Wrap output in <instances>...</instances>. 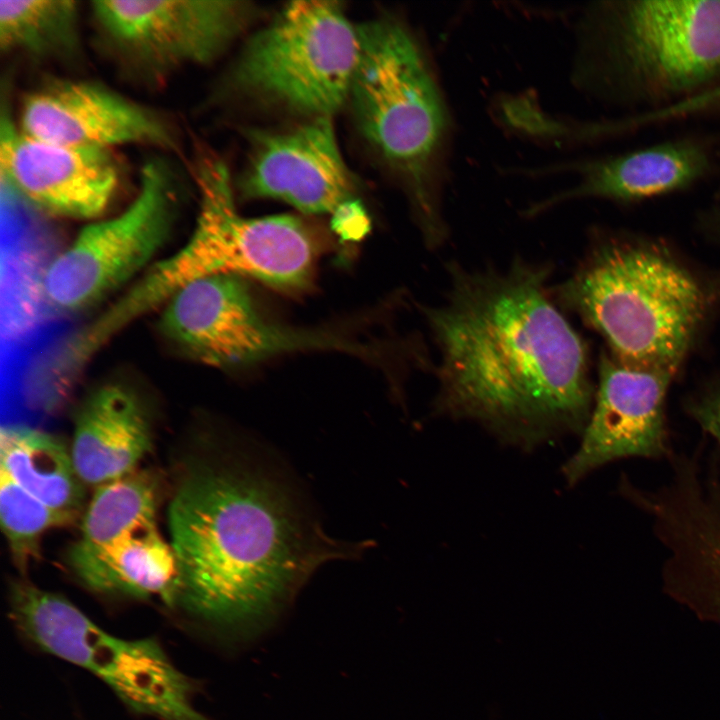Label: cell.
<instances>
[{
  "instance_id": "cell-4",
  "label": "cell",
  "mask_w": 720,
  "mask_h": 720,
  "mask_svg": "<svg viewBox=\"0 0 720 720\" xmlns=\"http://www.w3.org/2000/svg\"><path fill=\"white\" fill-rule=\"evenodd\" d=\"M358 29L348 98L360 131L404 181L425 244L448 239L443 193L452 118L440 82L413 33L394 19Z\"/></svg>"
},
{
  "instance_id": "cell-12",
  "label": "cell",
  "mask_w": 720,
  "mask_h": 720,
  "mask_svg": "<svg viewBox=\"0 0 720 720\" xmlns=\"http://www.w3.org/2000/svg\"><path fill=\"white\" fill-rule=\"evenodd\" d=\"M1 374L19 367L66 330L46 295V277L59 255L52 227L0 173Z\"/></svg>"
},
{
  "instance_id": "cell-25",
  "label": "cell",
  "mask_w": 720,
  "mask_h": 720,
  "mask_svg": "<svg viewBox=\"0 0 720 720\" xmlns=\"http://www.w3.org/2000/svg\"><path fill=\"white\" fill-rule=\"evenodd\" d=\"M690 411L701 427L720 444V390L695 402Z\"/></svg>"
},
{
  "instance_id": "cell-14",
  "label": "cell",
  "mask_w": 720,
  "mask_h": 720,
  "mask_svg": "<svg viewBox=\"0 0 720 720\" xmlns=\"http://www.w3.org/2000/svg\"><path fill=\"white\" fill-rule=\"evenodd\" d=\"M20 125L29 137L68 146L177 147L175 129L163 114L87 80L55 79L33 90L22 104Z\"/></svg>"
},
{
  "instance_id": "cell-22",
  "label": "cell",
  "mask_w": 720,
  "mask_h": 720,
  "mask_svg": "<svg viewBox=\"0 0 720 720\" xmlns=\"http://www.w3.org/2000/svg\"><path fill=\"white\" fill-rule=\"evenodd\" d=\"M0 48L36 61L72 62L81 51L74 0H1Z\"/></svg>"
},
{
  "instance_id": "cell-11",
  "label": "cell",
  "mask_w": 720,
  "mask_h": 720,
  "mask_svg": "<svg viewBox=\"0 0 720 720\" xmlns=\"http://www.w3.org/2000/svg\"><path fill=\"white\" fill-rule=\"evenodd\" d=\"M251 8L240 1L102 0L91 13L118 66L146 83L215 60L239 34Z\"/></svg>"
},
{
  "instance_id": "cell-13",
  "label": "cell",
  "mask_w": 720,
  "mask_h": 720,
  "mask_svg": "<svg viewBox=\"0 0 720 720\" xmlns=\"http://www.w3.org/2000/svg\"><path fill=\"white\" fill-rule=\"evenodd\" d=\"M241 189L247 197L284 201L302 212L331 214L338 225L362 213L330 116L281 132H254Z\"/></svg>"
},
{
  "instance_id": "cell-24",
  "label": "cell",
  "mask_w": 720,
  "mask_h": 720,
  "mask_svg": "<svg viewBox=\"0 0 720 720\" xmlns=\"http://www.w3.org/2000/svg\"><path fill=\"white\" fill-rule=\"evenodd\" d=\"M0 517L14 560L19 568L38 553L41 535L49 528L75 519L60 513L21 488L1 468Z\"/></svg>"
},
{
  "instance_id": "cell-5",
  "label": "cell",
  "mask_w": 720,
  "mask_h": 720,
  "mask_svg": "<svg viewBox=\"0 0 720 720\" xmlns=\"http://www.w3.org/2000/svg\"><path fill=\"white\" fill-rule=\"evenodd\" d=\"M630 367L675 374L701 325L708 296L694 275L656 245L609 240L552 288Z\"/></svg>"
},
{
  "instance_id": "cell-20",
  "label": "cell",
  "mask_w": 720,
  "mask_h": 720,
  "mask_svg": "<svg viewBox=\"0 0 720 720\" xmlns=\"http://www.w3.org/2000/svg\"><path fill=\"white\" fill-rule=\"evenodd\" d=\"M664 584L702 616L720 621V495L698 497L669 524Z\"/></svg>"
},
{
  "instance_id": "cell-3",
  "label": "cell",
  "mask_w": 720,
  "mask_h": 720,
  "mask_svg": "<svg viewBox=\"0 0 720 720\" xmlns=\"http://www.w3.org/2000/svg\"><path fill=\"white\" fill-rule=\"evenodd\" d=\"M572 81L616 107L687 100L720 84V0H613L575 23Z\"/></svg>"
},
{
  "instance_id": "cell-6",
  "label": "cell",
  "mask_w": 720,
  "mask_h": 720,
  "mask_svg": "<svg viewBox=\"0 0 720 720\" xmlns=\"http://www.w3.org/2000/svg\"><path fill=\"white\" fill-rule=\"evenodd\" d=\"M195 179L200 204L190 238L138 281L150 304H165L187 284L219 275L249 276L280 289L304 287L315 247L300 220L240 215L228 168L214 155L197 162Z\"/></svg>"
},
{
  "instance_id": "cell-21",
  "label": "cell",
  "mask_w": 720,
  "mask_h": 720,
  "mask_svg": "<svg viewBox=\"0 0 720 720\" xmlns=\"http://www.w3.org/2000/svg\"><path fill=\"white\" fill-rule=\"evenodd\" d=\"M1 468L26 492L76 519L83 503L71 454L55 437L20 425L1 430Z\"/></svg>"
},
{
  "instance_id": "cell-10",
  "label": "cell",
  "mask_w": 720,
  "mask_h": 720,
  "mask_svg": "<svg viewBox=\"0 0 720 720\" xmlns=\"http://www.w3.org/2000/svg\"><path fill=\"white\" fill-rule=\"evenodd\" d=\"M160 330L186 356L220 368L306 350L378 355L370 346L337 333L294 329L267 319L246 283L235 275L207 277L181 288L165 304Z\"/></svg>"
},
{
  "instance_id": "cell-9",
  "label": "cell",
  "mask_w": 720,
  "mask_h": 720,
  "mask_svg": "<svg viewBox=\"0 0 720 720\" xmlns=\"http://www.w3.org/2000/svg\"><path fill=\"white\" fill-rule=\"evenodd\" d=\"M180 182L162 159L146 162L133 201L118 215L87 225L60 252L46 277V295L57 316L103 300L164 245L180 208Z\"/></svg>"
},
{
  "instance_id": "cell-1",
  "label": "cell",
  "mask_w": 720,
  "mask_h": 720,
  "mask_svg": "<svg viewBox=\"0 0 720 720\" xmlns=\"http://www.w3.org/2000/svg\"><path fill=\"white\" fill-rule=\"evenodd\" d=\"M440 304L424 308L439 353L436 410L533 448L584 430L592 411L586 346L552 296L551 266L447 265Z\"/></svg>"
},
{
  "instance_id": "cell-18",
  "label": "cell",
  "mask_w": 720,
  "mask_h": 720,
  "mask_svg": "<svg viewBox=\"0 0 720 720\" xmlns=\"http://www.w3.org/2000/svg\"><path fill=\"white\" fill-rule=\"evenodd\" d=\"M150 447L149 421L132 391L106 384L88 396L77 415L71 449L82 482L102 485L134 471Z\"/></svg>"
},
{
  "instance_id": "cell-15",
  "label": "cell",
  "mask_w": 720,
  "mask_h": 720,
  "mask_svg": "<svg viewBox=\"0 0 720 720\" xmlns=\"http://www.w3.org/2000/svg\"><path fill=\"white\" fill-rule=\"evenodd\" d=\"M673 376L630 367L603 355L595 403L581 443L563 467L565 480L574 485L620 458L664 456V402Z\"/></svg>"
},
{
  "instance_id": "cell-2",
  "label": "cell",
  "mask_w": 720,
  "mask_h": 720,
  "mask_svg": "<svg viewBox=\"0 0 720 720\" xmlns=\"http://www.w3.org/2000/svg\"><path fill=\"white\" fill-rule=\"evenodd\" d=\"M168 523L177 607L233 650L261 639L320 566L369 546L324 533L250 448L193 469L170 502Z\"/></svg>"
},
{
  "instance_id": "cell-23",
  "label": "cell",
  "mask_w": 720,
  "mask_h": 720,
  "mask_svg": "<svg viewBox=\"0 0 720 720\" xmlns=\"http://www.w3.org/2000/svg\"><path fill=\"white\" fill-rule=\"evenodd\" d=\"M156 509L157 484L149 472L134 470L106 482L94 493L72 547L102 548L135 526L156 520Z\"/></svg>"
},
{
  "instance_id": "cell-7",
  "label": "cell",
  "mask_w": 720,
  "mask_h": 720,
  "mask_svg": "<svg viewBox=\"0 0 720 720\" xmlns=\"http://www.w3.org/2000/svg\"><path fill=\"white\" fill-rule=\"evenodd\" d=\"M10 615L27 640L93 674L131 710L158 720H211L157 640L113 635L68 599L29 583L13 586Z\"/></svg>"
},
{
  "instance_id": "cell-8",
  "label": "cell",
  "mask_w": 720,
  "mask_h": 720,
  "mask_svg": "<svg viewBox=\"0 0 720 720\" xmlns=\"http://www.w3.org/2000/svg\"><path fill=\"white\" fill-rule=\"evenodd\" d=\"M359 49L358 29L337 2H291L248 42L232 82L298 112L331 117L348 98Z\"/></svg>"
},
{
  "instance_id": "cell-16",
  "label": "cell",
  "mask_w": 720,
  "mask_h": 720,
  "mask_svg": "<svg viewBox=\"0 0 720 720\" xmlns=\"http://www.w3.org/2000/svg\"><path fill=\"white\" fill-rule=\"evenodd\" d=\"M2 110L0 170L45 214L93 219L107 209L119 184L110 150L48 142L16 131Z\"/></svg>"
},
{
  "instance_id": "cell-19",
  "label": "cell",
  "mask_w": 720,
  "mask_h": 720,
  "mask_svg": "<svg viewBox=\"0 0 720 720\" xmlns=\"http://www.w3.org/2000/svg\"><path fill=\"white\" fill-rule=\"evenodd\" d=\"M69 560L89 589L138 599L157 598L178 605L180 578L171 544L156 520L141 523L110 544L95 550L71 548Z\"/></svg>"
},
{
  "instance_id": "cell-17",
  "label": "cell",
  "mask_w": 720,
  "mask_h": 720,
  "mask_svg": "<svg viewBox=\"0 0 720 720\" xmlns=\"http://www.w3.org/2000/svg\"><path fill=\"white\" fill-rule=\"evenodd\" d=\"M708 168L705 150L687 140L665 142L620 155L551 165L546 168L548 173H574L576 182L531 204L524 210V215L535 216L575 199L625 202L670 193L694 184Z\"/></svg>"
}]
</instances>
